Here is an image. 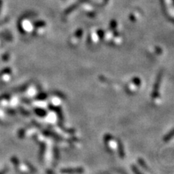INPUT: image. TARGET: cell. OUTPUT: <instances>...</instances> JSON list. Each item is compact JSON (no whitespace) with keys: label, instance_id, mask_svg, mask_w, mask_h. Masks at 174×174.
<instances>
[{"label":"cell","instance_id":"cell-3","mask_svg":"<svg viewBox=\"0 0 174 174\" xmlns=\"http://www.w3.org/2000/svg\"><path fill=\"white\" fill-rule=\"evenodd\" d=\"M173 136H174V132L173 131L171 132V133H169V134H168L167 136L164 138V142H168L169 140H171V139Z\"/></svg>","mask_w":174,"mask_h":174},{"label":"cell","instance_id":"cell-1","mask_svg":"<svg viewBox=\"0 0 174 174\" xmlns=\"http://www.w3.org/2000/svg\"><path fill=\"white\" fill-rule=\"evenodd\" d=\"M117 149H118V154L120 157L123 158L125 156L124 149H123V146L120 142H118V145H117Z\"/></svg>","mask_w":174,"mask_h":174},{"label":"cell","instance_id":"cell-4","mask_svg":"<svg viewBox=\"0 0 174 174\" xmlns=\"http://www.w3.org/2000/svg\"><path fill=\"white\" fill-rule=\"evenodd\" d=\"M131 168H132V171H133V172H134L135 174H142L140 171H139V169H138L135 166H132Z\"/></svg>","mask_w":174,"mask_h":174},{"label":"cell","instance_id":"cell-2","mask_svg":"<svg viewBox=\"0 0 174 174\" xmlns=\"http://www.w3.org/2000/svg\"><path fill=\"white\" fill-rule=\"evenodd\" d=\"M138 161H139V164H140V166H142V167L143 168L146 169V170H148V167H147V165H146V163H145V161H144V160H142V159H139V160H138Z\"/></svg>","mask_w":174,"mask_h":174}]
</instances>
